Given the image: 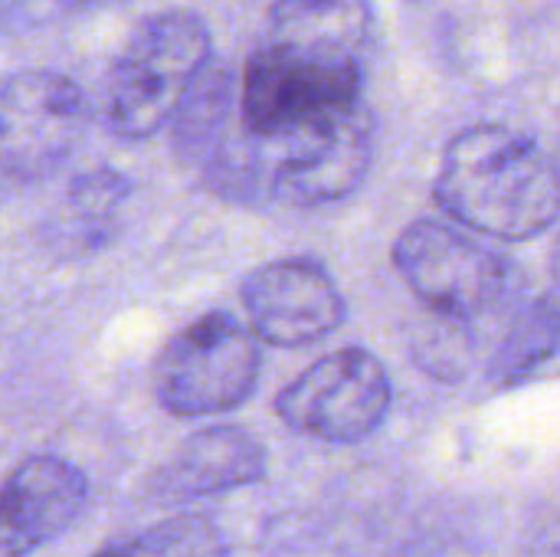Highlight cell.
<instances>
[{"label":"cell","mask_w":560,"mask_h":557,"mask_svg":"<svg viewBox=\"0 0 560 557\" xmlns=\"http://www.w3.org/2000/svg\"><path fill=\"white\" fill-rule=\"evenodd\" d=\"M174 125V148L203 187L240 207L315 210L351 197L374 161V118L361 105L253 131L236 115L226 69L203 72Z\"/></svg>","instance_id":"cell-1"},{"label":"cell","mask_w":560,"mask_h":557,"mask_svg":"<svg viewBox=\"0 0 560 557\" xmlns=\"http://www.w3.org/2000/svg\"><path fill=\"white\" fill-rule=\"evenodd\" d=\"M433 194L456 223L499 240H532L560 217L558 164L528 135L492 121L450 138Z\"/></svg>","instance_id":"cell-2"},{"label":"cell","mask_w":560,"mask_h":557,"mask_svg":"<svg viewBox=\"0 0 560 557\" xmlns=\"http://www.w3.org/2000/svg\"><path fill=\"white\" fill-rule=\"evenodd\" d=\"M213 36L200 13L174 7L144 16L115 53L102 121L121 141H144L167 128L210 66Z\"/></svg>","instance_id":"cell-3"},{"label":"cell","mask_w":560,"mask_h":557,"mask_svg":"<svg viewBox=\"0 0 560 557\" xmlns=\"http://www.w3.org/2000/svg\"><path fill=\"white\" fill-rule=\"evenodd\" d=\"M262 351L253 328L230 312H207L174 332L154 358V397L171 417H217L246 404L259 384Z\"/></svg>","instance_id":"cell-4"},{"label":"cell","mask_w":560,"mask_h":557,"mask_svg":"<svg viewBox=\"0 0 560 557\" xmlns=\"http://www.w3.org/2000/svg\"><path fill=\"white\" fill-rule=\"evenodd\" d=\"M364 102V59L266 39L236 82V115L246 128H285Z\"/></svg>","instance_id":"cell-5"},{"label":"cell","mask_w":560,"mask_h":557,"mask_svg":"<svg viewBox=\"0 0 560 557\" xmlns=\"http://www.w3.org/2000/svg\"><path fill=\"white\" fill-rule=\"evenodd\" d=\"M92 108L75 79L23 69L0 82V190L30 187L79 148Z\"/></svg>","instance_id":"cell-6"},{"label":"cell","mask_w":560,"mask_h":557,"mask_svg":"<svg viewBox=\"0 0 560 557\" xmlns=\"http://www.w3.org/2000/svg\"><path fill=\"white\" fill-rule=\"evenodd\" d=\"M394 266L410 292L450 322L492 312L515 282L505 256L440 220H413L394 243Z\"/></svg>","instance_id":"cell-7"},{"label":"cell","mask_w":560,"mask_h":557,"mask_svg":"<svg viewBox=\"0 0 560 557\" xmlns=\"http://www.w3.org/2000/svg\"><path fill=\"white\" fill-rule=\"evenodd\" d=\"M394 384L368 348H338L308 364L276 397L279 420L308 440L361 443L387 420Z\"/></svg>","instance_id":"cell-8"},{"label":"cell","mask_w":560,"mask_h":557,"mask_svg":"<svg viewBox=\"0 0 560 557\" xmlns=\"http://www.w3.org/2000/svg\"><path fill=\"white\" fill-rule=\"evenodd\" d=\"M240 302L259 341L302 348L345 325L348 302L335 276L305 256H285L256 266L240 282Z\"/></svg>","instance_id":"cell-9"},{"label":"cell","mask_w":560,"mask_h":557,"mask_svg":"<svg viewBox=\"0 0 560 557\" xmlns=\"http://www.w3.org/2000/svg\"><path fill=\"white\" fill-rule=\"evenodd\" d=\"M269 453L259 437L243 427H207L190 433L144 483V496L158 506H184L223 496L266 479Z\"/></svg>","instance_id":"cell-10"},{"label":"cell","mask_w":560,"mask_h":557,"mask_svg":"<svg viewBox=\"0 0 560 557\" xmlns=\"http://www.w3.org/2000/svg\"><path fill=\"white\" fill-rule=\"evenodd\" d=\"M131 197V181L115 167H89L69 181L39 227V243L56 263L85 259L105 250Z\"/></svg>","instance_id":"cell-11"},{"label":"cell","mask_w":560,"mask_h":557,"mask_svg":"<svg viewBox=\"0 0 560 557\" xmlns=\"http://www.w3.org/2000/svg\"><path fill=\"white\" fill-rule=\"evenodd\" d=\"M371 33V0H276L266 16V39L358 59H364Z\"/></svg>","instance_id":"cell-12"},{"label":"cell","mask_w":560,"mask_h":557,"mask_svg":"<svg viewBox=\"0 0 560 557\" xmlns=\"http://www.w3.org/2000/svg\"><path fill=\"white\" fill-rule=\"evenodd\" d=\"M95 557H230V542L207 515H174Z\"/></svg>","instance_id":"cell-13"},{"label":"cell","mask_w":560,"mask_h":557,"mask_svg":"<svg viewBox=\"0 0 560 557\" xmlns=\"http://www.w3.org/2000/svg\"><path fill=\"white\" fill-rule=\"evenodd\" d=\"M560 335V315L555 305L541 302V305H532L528 315H522V322L515 325V332L509 335L505 348L499 351V361H495V374L502 381H515L522 378L525 371H532L535 364H541L555 345H558Z\"/></svg>","instance_id":"cell-14"},{"label":"cell","mask_w":560,"mask_h":557,"mask_svg":"<svg viewBox=\"0 0 560 557\" xmlns=\"http://www.w3.org/2000/svg\"><path fill=\"white\" fill-rule=\"evenodd\" d=\"M62 10L69 13H95V10H108V7H118L121 0H56Z\"/></svg>","instance_id":"cell-15"},{"label":"cell","mask_w":560,"mask_h":557,"mask_svg":"<svg viewBox=\"0 0 560 557\" xmlns=\"http://www.w3.org/2000/svg\"><path fill=\"white\" fill-rule=\"evenodd\" d=\"M548 266H551V279L560 286V240L551 246V259H548Z\"/></svg>","instance_id":"cell-16"},{"label":"cell","mask_w":560,"mask_h":557,"mask_svg":"<svg viewBox=\"0 0 560 557\" xmlns=\"http://www.w3.org/2000/svg\"><path fill=\"white\" fill-rule=\"evenodd\" d=\"M20 3H23V0H0V23H3V20H7Z\"/></svg>","instance_id":"cell-17"}]
</instances>
